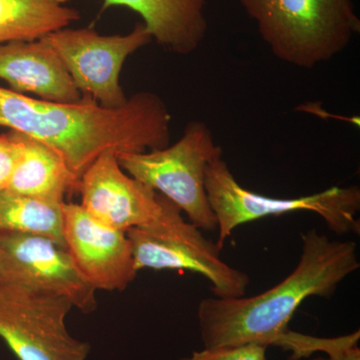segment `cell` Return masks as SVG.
Masks as SVG:
<instances>
[{
	"mask_svg": "<svg viewBox=\"0 0 360 360\" xmlns=\"http://www.w3.org/2000/svg\"><path fill=\"white\" fill-rule=\"evenodd\" d=\"M172 115L160 96L139 92L118 108L82 96L75 103L33 98L0 87V127L53 149L77 179L98 156L167 148Z\"/></svg>",
	"mask_w": 360,
	"mask_h": 360,
	"instance_id": "6da1fadb",
	"label": "cell"
},
{
	"mask_svg": "<svg viewBox=\"0 0 360 360\" xmlns=\"http://www.w3.org/2000/svg\"><path fill=\"white\" fill-rule=\"evenodd\" d=\"M360 267L354 241L333 240L314 229L302 234V252L295 270L260 295L203 298L198 309L205 347L259 345L285 347L288 323L312 296L330 298Z\"/></svg>",
	"mask_w": 360,
	"mask_h": 360,
	"instance_id": "7a4b0ae2",
	"label": "cell"
},
{
	"mask_svg": "<svg viewBox=\"0 0 360 360\" xmlns=\"http://www.w3.org/2000/svg\"><path fill=\"white\" fill-rule=\"evenodd\" d=\"M279 60L312 70L342 53L360 32L352 0H238Z\"/></svg>",
	"mask_w": 360,
	"mask_h": 360,
	"instance_id": "3957f363",
	"label": "cell"
},
{
	"mask_svg": "<svg viewBox=\"0 0 360 360\" xmlns=\"http://www.w3.org/2000/svg\"><path fill=\"white\" fill-rule=\"evenodd\" d=\"M205 189L217 219V245L224 248L232 231L240 225L288 213H315L338 236L359 233V186H331L321 193L295 198H274L248 191L232 174L221 155L213 158L205 169Z\"/></svg>",
	"mask_w": 360,
	"mask_h": 360,
	"instance_id": "277c9868",
	"label": "cell"
},
{
	"mask_svg": "<svg viewBox=\"0 0 360 360\" xmlns=\"http://www.w3.org/2000/svg\"><path fill=\"white\" fill-rule=\"evenodd\" d=\"M224 155L206 123L193 120L179 141L167 148L117 156L122 169L160 193L201 231H215L217 219L205 189L208 163Z\"/></svg>",
	"mask_w": 360,
	"mask_h": 360,
	"instance_id": "5b68a950",
	"label": "cell"
},
{
	"mask_svg": "<svg viewBox=\"0 0 360 360\" xmlns=\"http://www.w3.org/2000/svg\"><path fill=\"white\" fill-rule=\"evenodd\" d=\"M135 269L188 270L205 277L217 297L245 296L250 276L220 257L221 248L203 236L200 227L187 222L181 210L167 200L160 224L153 229H130Z\"/></svg>",
	"mask_w": 360,
	"mask_h": 360,
	"instance_id": "8992f818",
	"label": "cell"
},
{
	"mask_svg": "<svg viewBox=\"0 0 360 360\" xmlns=\"http://www.w3.org/2000/svg\"><path fill=\"white\" fill-rule=\"evenodd\" d=\"M72 307L60 296L0 283V338L18 360H86L89 343L66 326Z\"/></svg>",
	"mask_w": 360,
	"mask_h": 360,
	"instance_id": "52a82bcc",
	"label": "cell"
},
{
	"mask_svg": "<svg viewBox=\"0 0 360 360\" xmlns=\"http://www.w3.org/2000/svg\"><path fill=\"white\" fill-rule=\"evenodd\" d=\"M58 54L82 96L106 108H122L129 97L120 84L130 56L153 41L143 23L125 35H101L92 28H63L42 37Z\"/></svg>",
	"mask_w": 360,
	"mask_h": 360,
	"instance_id": "ba28073f",
	"label": "cell"
},
{
	"mask_svg": "<svg viewBox=\"0 0 360 360\" xmlns=\"http://www.w3.org/2000/svg\"><path fill=\"white\" fill-rule=\"evenodd\" d=\"M0 283L60 296L84 314L96 309V290L66 248L37 234L0 232Z\"/></svg>",
	"mask_w": 360,
	"mask_h": 360,
	"instance_id": "9c48e42d",
	"label": "cell"
},
{
	"mask_svg": "<svg viewBox=\"0 0 360 360\" xmlns=\"http://www.w3.org/2000/svg\"><path fill=\"white\" fill-rule=\"evenodd\" d=\"M80 205L94 219L112 229L156 226L165 213L167 198L127 174L113 151L104 153L80 177Z\"/></svg>",
	"mask_w": 360,
	"mask_h": 360,
	"instance_id": "30bf717a",
	"label": "cell"
},
{
	"mask_svg": "<svg viewBox=\"0 0 360 360\" xmlns=\"http://www.w3.org/2000/svg\"><path fill=\"white\" fill-rule=\"evenodd\" d=\"M66 250L96 290L122 291L137 276L127 232L108 226L77 203L63 205Z\"/></svg>",
	"mask_w": 360,
	"mask_h": 360,
	"instance_id": "8fae6325",
	"label": "cell"
},
{
	"mask_svg": "<svg viewBox=\"0 0 360 360\" xmlns=\"http://www.w3.org/2000/svg\"><path fill=\"white\" fill-rule=\"evenodd\" d=\"M0 79L18 94L75 103L82 96L58 54L44 39L0 44Z\"/></svg>",
	"mask_w": 360,
	"mask_h": 360,
	"instance_id": "7c38bea8",
	"label": "cell"
},
{
	"mask_svg": "<svg viewBox=\"0 0 360 360\" xmlns=\"http://www.w3.org/2000/svg\"><path fill=\"white\" fill-rule=\"evenodd\" d=\"M205 0H103V8L122 6L139 13L163 49L179 56L198 51L207 33Z\"/></svg>",
	"mask_w": 360,
	"mask_h": 360,
	"instance_id": "4fadbf2b",
	"label": "cell"
},
{
	"mask_svg": "<svg viewBox=\"0 0 360 360\" xmlns=\"http://www.w3.org/2000/svg\"><path fill=\"white\" fill-rule=\"evenodd\" d=\"M11 131L18 143V156L8 191L59 205L78 191L80 180L58 153L27 135Z\"/></svg>",
	"mask_w": 360,
	"mask_h": 360,
	"instance_id": "5bb4252c",
	"label": "cell"
},
{
	"mask_svg": "<svg viewBox=\"0 0 360 360\" xmlns=\"http://www.w3.org/2000/svg\"><path fill=\"white\" fill-rule=\"evenodd\" d=\"M70 0H0V44L32 41L80 18Z\"/></svg>",
	"mask_w": 360,
	"mask_h": 360,
	"instance_id": "9a60e30c",
	"label": "cell"
},
{
	"mask_svg": "<svg viewBox=\"0 0 360 360\" xmlns=\"http://www.w3.org/2000/svg\"><path fill=\"white\" fill-rule=\"evenodd\" d=\"M63 205L4 189L0 191V232L37 234L65 248Z\"/></svg>",
	"mask_w": 360,
	"mask_h": 360,
	"instance_id": "2e32d148",
	"label": "cell"
},
{
	"mask_svg": "<svg viewBox=\"0 0 360 360\" xmlns=\"http://www.w3.org/2000/svg\"><path fill=\"white\" fill-rule=\"evenodd\" d=\"M266 348L259 345L205 347L179 360H266Z\"/></svg>",
	"mask_w": 360,
	"mask_h": 360,
	"instance_id": "e0dca14e",
	"label": "cell"
},
{
	"mask_svg": "<svg viewBox=\"0 0 360 360\" xmlns=\"http://www.w3.org/2000/svg\"><path fill=\"white\" fill-rule=\"evenodd\" d=\"M359 330L352 335L336 338H326L321 352L328 357H316L314 360H360Z\"/></svg>",
	"mask_w": 360,
	"mask_h": 360,
	"instance_id": "ac0fdd59",
	"label": "cell"
},
{
	"mask_svg": "<svg viewBox=\"0 0 360 360\" xmlns=\"http://www.w3.org/2000/svg\"><path fill=\"white\" fill-rule=\"evenodd\" d=\"M18 156V143L13 132L0 134V191L7 189Z\"/></svg>",
	"mask_w": 360,
	"mask_h": 360,
	"instance_id": "d6986e66",
	"label": "cell"
}]
</instances>
